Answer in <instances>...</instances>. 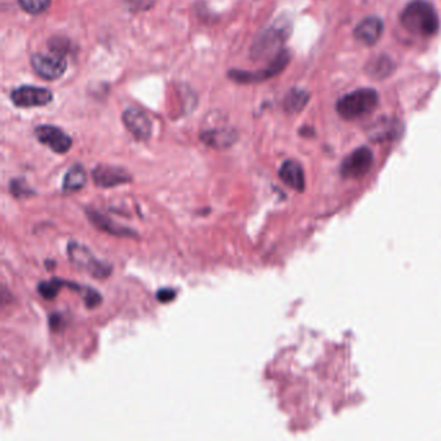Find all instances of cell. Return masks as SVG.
Returning a JSON list of instances; mask_svg holds the SVG:
<instances>
[{
    "label": "cell",
    "instance_id": "1",
    "mask_svg": "<svg viewBox=\"0 0 441 441\" xmlns=\"http://www.w3.org/2000/svg\"><path fill=\"white\" fill-rule=\"evenodd\" d=\"M400 21L403 28L421 37H432L440 28V19L431 3L426 0H414L405 7Z\"/></svg>",
    "mask_w": 441,
    "mask_h": 441
},
{
    "label": "cell",
    "instance_id": "2",
    "mask_svg": "<svg viewBox=\"0 0 441 441\" xmlns=\"http://www.w3.org/2000/svg\"><path fill=\"white\" fill-rule=\"evenodd\" d=\"M379 95L373 88H360L347 93L337 102V111L343 120H353L377 109Z\"/></svg>",
    "mask_w": 441,
    "mask_h": 441
},
{
    "label": "cell",
    "instance_id": "3",
    "mask_svg": "<svg viewBox=\"0 0 441 441\" xmlns=\"http://www.w3.org/2000/svg\"><path fill=\"white\" fill-rule=\"evenodd\" d=\"M67 257L74 266L95 278H105L111 273V267L95 257L93 251L75 241L67 245Z\"/></svg>",
    "mask_w": 441,
    "mask_h": 441
},
{
    "label": "cell",
    "instance_id": "4",
    "mask_svg": "<svg viewBox=\"0 0 441 441\" xmlns=\"http://www.w3.org/2000/svg\"><path fill=\"white\" fill-rule=\"evenodd\" d=\"M290 34V28L287 24H276L272 28L267 29L260 35H257L251 48V55L254 58H264L276 52L281 45L285 42Z\"/></svg>",
    "mask_w": 441,
    "mask_h": 441
},
{
    "label": "cell",
    "instance_id": "5",
    "mask_svg": "<svg viewBox=\"0 0 441 441\" xmlns=\"http://www.w3.org/2000/svg\"><path fill=\"white\" fill-rule=\"evenodd\" d=\"M290 61L289 51L282 49L277 52L275 58L271 61L266 69L257 70V72H242V70H232L230 72V78L239 83H255L267 81L269 78H273L281 73L285 69Z\"/></svg>",
    "mask_w": 441,
    "mask_h": 441
},
{
    "label": "cell",
    "instance_id": "6",
    "mask_svg": "<svg viewBox=\"0 0 441 441\" xmlns=\"http://www.w3.org/2000/svg\"><path fill=\"white\" fill-rule=\"evenodd\" d=\"M31 66L34 72L46 81H55L66 72V60L64 56L51 54V55H42L35 54L31 56Z\"/></svg>",
    "mask_w": 441,
    "mask_h": 441
},
{
    "label": "cell",
    "instance_id": "7",
    "mask_svg": "<svg viewBox=\"0 0 441 441\" xmlns=\"http://www.w3.org/2000/svg\"><path fill=\"white\" fill-rule=\"evenodd\" d=\"M374 157L371 150L367 147H361L352 152L342 163L340 171L344 177L359 179L368 174L373 166Z\"/></svg>",
    "mask_w": 441,
    "mask_h": 441
},
{
    "label": "cell",
    "instance_id": "8",
    "mask_svg": "<svg viewBox=\"0 0 441 441\" xmlns=\"http://www.w3.org/2000/svg\"><path fill=\"white\" fill-rule=\"evenodd\" d=\"M10 100L17 108H37L48 105L54 100V95L46 88L24 86L12 91Z\"/></svg>",
    "mask_w": 441,
    "mask_h": 441
},
{
    "label": "cell",
    "instance_id": "9",
    "mask_svg": "<svg viewBox=\"0 0 441 441\" xmlns=\"http://www.w3.org/2000/svg\"><path fill=\"white\" fill-rule=\"evenodd\" d=\"M35 136L42 144L47 145L57 154H64L69 152L73 144V140L69 138V135H66L63 129L49 125L38 126L35 129Z\"/></svg>",
    "mask_w": 441,
    "mask_h": 441
},
{
    "label": "cell",
    "instance_id": "10",
    "mask_svg": "<svg viewBox=\"0 0 441 441\" xmlns=\"http://www.w3.org/2000/svg\"><path fill=\"white\" fill-rule=\"evenodd\" d=\"M122 120L129 132L141 141H145L152 136V120H149L147 113L138 108H129L123 113Z\"/></svg>",
    "mask_w": 441,
    "mask_h": 441
},
{
    "label": "cell",
    "instance_id": "11",
    "mask_svg": "<svg viewBox=\"0 0 441 441\" xmlns=\"http://www.w3.org/2000/svg\"><path fill=\"white\" fill-rule=\"evenodd\" d=\"M93 179L95 184L100 188H113L127 184L132 180V176L120 167L100 165L93 170Z\"/></svg>",
    "mask_w": 441,
    "mask_h": 441
},
{
    "label": "cell",
    "instance_id": "12",
    "mask_svg": "<svg viewBox=\"0 0 441 441\" xmlns=\"http://www.w3.org/2000/svg\"><path fill=\"white\" fill-rule=\"evenodd\" d=\"M401 131L403 125L400 123V120L392 117H382L370 125L368 135L369 138L374 141H383L399 138Z\"/></svg>",
    "mask_w": 441,
    "mask_h": 441
},
{
    "label": "cell",
    "instance_id": "13",
    "mask_svg": "<svg viewBox=\"0 0 441 441\" xmlns=\"http://www.w3.org/2000/svg\"><path fill=\"white\" fill-rule=\"evenodd\" d=\"M383 34V22L378 17L364 19L355 29V38L365 46H374Z\"/></svg>",
    "mask_w": 441,
    "mask_h": 441
},
{
    "label": "cell",
    "instance_id": "14",
    "mask_svg": "<svg viewBox=\"0 0 441 441\" xmlns=\"http://www.w3.org/2000/svg\"><path fill=\"white\" fill-rule=\"evenodd\" d=\"M280 177L281 180L285 183L287 186L293 188L298 192H302L305 184V179H304V171L302 166L299 165L295 161H286L280 167Z\"/></svg>",
    "mask_w": 441,
    "mask_h": 441
},
{
    "label": "cell",
    "instance_id": "15",
    "mask_svg": "<svg viewBox=\"0 0 441 441\" xmlns=\"http://www.w3.org/2000/svg\"><path fill=\"white\" fill-rule=\"evenodd\" d=\"M87 216L95 227H97L99 230H104V232H108L114 236H123V237H134L135 236L134 230L122 227L118 223L111 220V218L102 215L96 210H87Z\"/></svg>",
    "mask_w": 441,
    "mask_h": 441
},
{
    "label": "cell",
    "instance_id": "16",
    "mask_svg": "<svg viewBox=\"0 0 441 441\" xmlns=\"http://www.w3.org/2000/svg\"><path fill=\"white\" fill-rule=\"evenodd\" d=\"M201 138L209 147H215V149H227L236 143L237 135L233 129H210L203 132Z\"/></svg>",
    "mask_w": 441,
    "mask_h": 441
},
{
    "label": "cell",
    "instance_id": "17",
    "mask_svg": "<svg viewBox=\"0 0 441 441\" xmlns=\"http://www.w3.org/2000/svg\"><path fill=\"white\" fill-rule=\"evenodd\" d=\"M87 183V173L82 165H74L69 168L64 177L63 189L66 193L81 191Z\"/></svg>",
    "mask_w": 441,
    "mask_h": 441
},
{
    "label": "cell",
    "instance_id": "18",
    "mask_svg": "<svg viewBox=\"0 0 441 441\" xmlns=\"http://www.w3.org/2000/svg\"><path fill=\"white\" fill-rule=\"evenodd\" d=\"M308 102H310V95L307 91L294 88L286 95L284 108L287 113L294 114V113L303 111Z\"/></svg>",
    "mask_w": 441,
    "mask_h": 441
},
{
    "label": "cell",
    "instance_id": "19",
    "mask_svg": "<svg viewBox=\"0 0 441 441\" xmlns=\"http://www.w3.org/2000/svg\"><path fill=\"white\" fill-rule=\"evenodd\" d=\"M367 69L370 77L376 79H383L394 70V63L386 56H379L374 61L369 63Z\"/></svg>",
    "mask_w": 441,
    "mask_h": 441
},
{
    "label": "cell",
    "instance_id": "20",
    "mask_svg": "<svg viewBox=\"0 0 441 441\" xmlns=\"http://www.w3.org/2000/svg\"><path fill=\"white\" fill-rule=\"evenodd\" d=\"M65 284L82 295L83 300H84V303H86V305H87L88 308H95V307H97L99 304L102 303V295H100L99 291H96L95 289H91V287H88V286L66 282V281H65Z\"/></svg>",
    "mask_w": 441,
    "mask_h": 441
},
{
    "label": "cell",
    "instance_id": "21",
    "mask_svg": "<svg viewBox=\"0 0 441 441\" xmlns=\"http://www.w3.org/2000/svg\"><path fill=\"white\" fill-rule=\"evenodd\" d=\"M64 281L61 280H57V278H52L49 281H43L38 285V293L42 295L47 300H52L55 299L60 289L64 286Z\"/></svg>",
    "mask_w": 441,
    "mask_h": 441
},
{
    "label": "cell",
    "instance_id": "22",
    "mask_svg": "<svg viewBox=\"0 0 441 441\" xmlns=\"http://www.w3.org/2000/svg\"><path fill=\"white\" fill-rule=\"evenodd\" d=\"M19 3L21 8L25 12L31 15H39L49 7L51 0H19Z\"/></svg>",
    "mask_w": 441,
    "mask_h": 441
},
{
    "label": "cell",
    "instance_id": "23",
    "mask_svg": "<svg viewBox=\"0 0 441 441\" xmlns=\"http://www.w3.org/2000/svg\"><path fill=\"white\" fill-rule=\"evenodd\" d=\"M10 192L16 197H24V195H30L33 193V191L29 188L28 184L25 183V180H13L10 184Z\"/></svg>",
    "mask_w": 441,
    "mask_h": 441
},
{
    "label": "cell",
    "instance_id": "24",
    "mask_svg": "<svg viewBox=\"0 0 441 441\" xmlns=\"http://www.w3.org/2000/svg\"><path fill=\"white\" fill-rule=\"evenodd\" d=\"M67 48H69V42L64 38H54L49 40V49L54 54L64 56L67 52Z\"/></svg>",
    "mask_w": 441,
    "mask_h": 441
},
{
    "label": "cell",
    "instance_id": "25",
    "mask_svg": "<svg viewBox=\"0 0 441 441\" xmlns=\"http://www.w3.org/2000/svg\"><path fill=\"white\" fill-rule=\"evenodd\" d=\"M176 296V291L171 287H163V289H159L157 291L156 298L158 299V302L161 303H170L173 302Z\"/></svg>",
    "mask_w": 441,
    "mask_h": 441
},
{
    "label": "cell",
    "instance_id": "26",
    "mask_svg": "<svg viewBox=\"0 0 441 441\" xmlns=\"http://www.w3.org/2000/svg\"><path fill=\"white\" fill-rule=\"evenodd\" d=\"M154 3V0H129L131 4V10H147L149 7H152Z\"/></svg>",
    "mask_w": 441,
    "mask_h": 441
}]
</instances>
